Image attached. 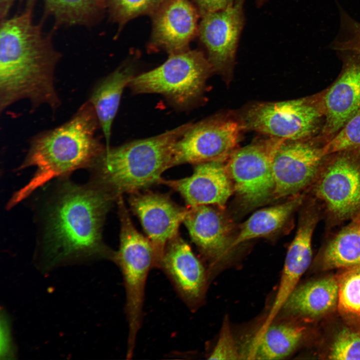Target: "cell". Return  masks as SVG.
Instances as JSON below:
<instances>
[{
	"instance_id": "obj_1",
	"label": "cell",
	"mask_w": 360,
	"mask_h": 360,
	"mask_svg": "<svg viewBox=\"0 0 360 360\" xmlns=\"http://www.w3.org/2000/svg\"><path fill=\"white\" fill-rule=\"evenodd\" d=\"M47 203L38 264L43 272L102 258L114 252L104 244L102 228L114 199L98 186L66 181Z\"/></svg>"
},
{
	"instance_id": "obj_2",
	"label": "cell",
	"mask_w": 360,
	"mask_h": 360,
	"mask_svg": "<svg viewBox=\"0 0 360 360\" xmlns=\"http://www.w3.org/2000/svg\"><path fill=\"white\" fill-rule=\"evenodd\" d=\"M33 8L0 20V110L28 100L32 108L42 104L56 110L60 100L54 73L62 55L54 46L51 32L42 31L44 18L32 20Z\"/></svg>"
},
{
	"instance_id": "obj_3",
	"label": "cell",
	"mask_w": 360,
	"mask_h": 360,
	"mask_svg": "<svg viewBox=\"0 0 360 360\" xmlns=\"http://www.w3.org/2000/svg\"><path fill=\"white\" fill-rule=\"evenodd\" d=\"M100 128L94 110L88 100L64 124L40 132L30 141L19 170L36 168L32 178L8 200L10 209L54 178L89 168L106 148L96 136Z\"/></svg>"
},
{
	"instance_id": "obj_4",
	"label": "cell",
	"mask_w": 360,
	"mask_h": 360,
	"mask_svg": "<svg viewBox=\"0 0 360 360\" xmlns=\"http://www.w3.org/2000/svg\"><path fill=\"white\" fill-rule=\"evenodd\" d=\"M192 122L159 135L106 148L90 166L91 182L114 200L124 194L140 192L156 183L172 167L174 146Z\"/></svg>"
},
{
	"instance_id": "obj_5",
	"label": "cell",
	"mask_w": 360,
	"mask_h": 360,
	"mask_svg": "<svg viewBox=\"0 0 360 360\" xmlns=\"http://www.w3.org/2000/svg\"><path fill=\"white\" fill-rule=\"evenodd\" d=\"M118 204L120 245L112 260L120 268L124 280L128 328L126 357L130 358L142 324L146 278L150 268L156 267L157 256L152 242L132 224L124 202L120 201Z\"/></svg>"
},
{
	"instance_id": "obj_6",
	"label": "cell",
	"mask_w": 360,
	"mask_h": 360,
	"mask_svg": "<svg viewBox=\"0 0 360 360\" xmlns=\"http://www.w3.org/2000/svg\"><path fill=\"white\" fill-rule=\"evenodd\" d=\"M213 72L203 52L188 49L170 54L159 66L135 76L128 86L135 94H160L176 108H186L200 99Z\"/></svg>"
},
{
	"instance_id": "obj_7",
	"label": "cell",
	"mask_w": 360,
	"mask_h": 360,
	"mask_svg": "<svg viewBox=\"0 0 360 360\" xmlns=\"http://www.w3.org/2000/svg\"><path fill=\"white\" fill-rule=\"evenodd\" d=\"M244 130L284 140L316 137L324 123L320 92L280 102H254L236 112Z\"/></svg>"
},
{
	"instance_id": "obj_8",
	"label": "cell",
	"mask_w": 360,
	"mask_h": 360,
	"mask_svg": "<svg viewBox=\"0 0 360 360\" xmlns=\"http://www.w3.org/2000/svg\"><path fill=\"white\" fill-rule=\"evenodd\" d=\"M332 224L360 216V150L329 155L307 190Z\"/></svg>"
},
{
	"instance_id": "obj_9",
	"label": "cell",
	"mask_w": 360,
	"mask_h": 360,
	"mask_svg": "<svg viewBox=\"0 0 360 360\" xmlns=\"http://www.w3.org/2000/svg\"><path fill=\"white\" fill-rule=\"evenodd\" d=\"M284 139L264 136L236 148L226 160L234 192L248 208L274 198V180L272 160Z\"/></svg>"
},
{
	"instance_id": "obj_10",
	"label": "cell",
	"mask_w": 360,
	"mask_h": 360,
	"mask_svg": "<svg viewBox=\"0 0 360 360\" xmlns=\"http://www.w3.org/2000/svg\"><path fill=\"white\" fill-rule=\"evenodd\" d=\"M244 131L236 112H222L191 124L176 143L172 166L226 161Z\"/></svg>"
},
{
	"instance_id": "obj_11",
	"label": "cell",
	"mask_w": 360,
	"mask_h": 360,
	"mask_svg": "<svg viewBox=\"0 0 360 360\" xmlns=\"http://www.w3.org/2000/svg\"><path fill=\"white\" fill-rule=\"evenodd\" d=\"M318 138L283 140L272 160L274 199L288 198L307 190L326 158Z\"/></svg>"
},
{
	"instance_id": "obj_12",
	"label": "cell",
	"mask_w": 360,
	"mask_h": 360,
	"mask_svg": "<svg viewBox=\"0 0 360 360\" xmlns=\"http://www.w3.org/2000/svg\"><path fill=\"white\" fill-rule=\"evenodd\" d=\"M245 0H234L226 8L202 16L198 35L214 72L226 84L232 79L236 53L244 24Z\"/></svg>"
},
{
	"instance_id": "obj_13",
	"label": "cell",
	"mask_w": 360,
	"mask_h": 360,
	"mask_svg": "<svg viewBox=\"0 0 360 360\" xmlns=\"http://www.w3.org/2000/svg\"><path fill=\"white\" fill-rule=\"evenodd\" d=\"M301 207L298 230L286 252L278 288L264 328L273 322L312 262V235L322 210L311 197H306Z\"/></svg>"
},
{
	"instance_id": "obj_14",
	"label": "cell",
	"mask_w": 360,
	"mask_h": 360,
	"mask_svg": "<svg viewBox=\"0 0 360 360\" xmlns=\"http://www.w3.org/2000/svg\"><path fill=\"white\" fill-rule=\"evenodd\" d=\"M346 54L334 82L320 92L324 123L319 138L326 142L360 108V55Z\"/></svg>"
},
{
	"instance_id": "obj_15",
	"label": "cell",
	"mask_w": 360,
	"mask_h": 360,
	"mask_svg": "<svg viewBox=\"0 0 360 360\" xmlns=\"http://www.w3.org/2000/svg\"><path fill=\"white\" fill-rule=\"evenodd\" d=\"M129 204L154 248L158 268L166 245L178 235L187 208L176 204L168 195L148 191L131 194Z\"/></svg>"
},
{
	"instance_id": "obj_16",
	"label": "cell",
	"mask_w": 360,
	"mask_h": 360,
	"mask_svg": "<svg viewBox=\"0 0 360 360\" xmlns=\"http://www.w3.org/2000/svg\"><path fill=\"white\" fill-rule=\"evenodd\" d=\"M151 50H164L169 54L188 50L198 35V10L188 0H164L152 14Z\"/></svg>"
},
{
	"instance_id": "obj_17",
	"label": "cell",
	"mask_w": 360,
	"mask_h": 360,
	"mask_svg": "<svg viewBox=\"0 0 360 360\" xmlns=\"http://www.w3.org/2000/svg\"><path fill=\"white\" fill-rule=\"evenodd\" d=\"M158 268L164 272L190 308L200 304L206 286V270L189 244L178 235L166 245Z\"/></svg>"
},
{
	"instance_id": "obj_18",
	"label": "cell",
	"mask_w": 360,
	"mask_h": 360,
	"mask_svg": "<svg viewBox=\"0 0 360 360\" xmlns=\"http://www.w3.org/2000/svg\"><path fill=\"white\" fill-rule=\"evenodd\" d=\"M160 183L178 192L187 206L210 205L223 208L234 192L226 161L195 164L191 176L175 180L162 178Z\"/></svg>"
},
{
	"instance_id": "obj_19",
	"label": "cell",
	"mask_w": 360,
	"mask_h": 360,
	"mask_svg": "<svg viewBox=\"0 0 360 360\" xmlns=\"http://www.w3.org/2000/svg\"><path fill=\"white\" fill-rule=\"evenodd\" d=\"M187 206L184 220L192 242L204 256L216 261L231 250L232 226L220 208Z\"/></svg>"
},
{
	"instance_id": "obj_20",
	"label": "cell",
	"mask_w": 360,
	"mask_h": 360,
	"mask_svg": "<svg viewBox=\"0 0 360 360\" xmlns=\"http://www.w3.org/2000/svg\"><path fill=\"white\" fill-rule=\"evenodd\" d=\"M338 291L336 274L318 277L298 285L282 308L302 322H318L337 311Z\"/></svg>"
},
{
	"instance_id": "obj_21",
	"label": "cell",
	"mask_w": 360,
	"mask_h": 360,
	"mask_svg": "<svg viewBox=\"0 0 360 360\" xmlns=\"http://www.w3.org/2000/svg\"><path fill=\"white\" fill-rule=\"evenodd\" d=\"M302 322L293 318L272 322L250 341L241 356L249 360H278L290 355L302 343L308 332Z\"/></svg>"
},
{
	"instance_id": "obj_22",
	"label": "cell",
	"mask_w": 360,
	"mask_h": 360,
	"mask_svg": "<svg viewBox=\"0 0 360 360\" xmlns=\"http://www.w3.org/2000/svg\"><path fill=\"white\" fill-rule=\"evenodd\" d=\"M135 76L134 64L129 61L124 62L98 82L88 100L96 115L106 148L110 146L112 125L122 94Z\"/></svg>"
},
{
	"instance_id": "obj_23",
	"label": "cell",
	"mask_w": 360,
	"mask_h": 360,
	"mask_svg": "<svg viewBox=\"0 0 360 360\" xmlns=\"http://www.w3.org/2000/svg\"><path fill=\"white\" fill-rule=\"evenodd\" d=\"M360 265V216L332 234L314 261L320 272L344 270Z\"/></svg>"
},
{
	"instance_id": "obj_24",
	"label": "cell",
	"mask_w": 360,
	"mask_h": 360,
	"mask_svg": "<svg viewBox=\"0 0 360 360\" xmlns=\"http://www.w3.org/2000/svg\"><path fill=\"white\" fill-rule=\"evenodd\" d=\"M306 197V193H300L282 203L256 211L240 226L233 238L231 250L246 241L268 237L278 232L300 208Z\"/></svg>"
},
{
	"instance_id": "obj_25",
	"label": "cell",
	"mask_w": 360,
	"mask_h": 360,
	"mask_svg": "<svg viewBox=\"0 0 360 360\" xmlns=\"http://www.w3.org/2000/svg\"><path fill=\"white\" fill-rule=\"evenodd\" d=\"M38 0H26V8H33ZM43 18L52 16L54 28L74 26L91 28L101 20L106 8V0H42Z\"/></svg>"
},
{
	"instance_id": "obj_26",
	"label": "cell",
	"mask_w": 360,
	"mask_h": 360,
	"mask_svg": "<svg viewBox=\"0 0 360 360\" xmlns=\"http://www.w3.org/2000/svg\"><path fill=\"white\" fill-rule=\"evenodd\" d=\"M337 312L342 322L360 332V265L338 270Z\"/></svg>"
},
{
	"instance_id": "obj_27",
	"label": "cell",
	"mask_w": 360,
	"mask_h": 360,
	"mask_svg": "<svg viewBox=\"0 0 360 360\" xmlns=\"http://www.w3.org/2000/svg\"><path fill=\"white\" fill-rule=\"evenodd\" d=\"M320 356L328 360H360V332L344 324L330 334Z\"/></svg>"
},
{
	"instance_id": "obj_28",
	"label": "cell",
	"mask_w": 360,
	"mask_h": 360,
	"mask_svg": "<svg viewBox=\"0 0 360 360\" xmlns=\"http://www.w3.org/2000/svg\"><path fill=\"white\" fill-rule=\"evenodd\" d=\"M164 0H106L110 20L120 26L144 14H152Z\"/></svg>"
},
{
	"instance_id": "obj_29",
	"label": "cell",
	"mask_w": 360,
	"mask_h": 360,
	"mask_svg": "<svg viewBox=\"0 0 360 360\" xmlns=\"http://www.w3.org/2000/svg\"><path fill=\"white\" fill-rule=\"evenodd\" d=\"M329 156L346 150H360V108L324 146Z\"/></svg>"
},
{
	"instance_id": "obj_30",
	"label": "cell",
	"mask_w": 360,
	"mask_h": 360,
	"mask_svg": "<svg viewBox=\"0 0 360 360\" xmlns=\"http://www.w3.org/2000/svg\"><path fill=\"white\" fill-rule=\"evenodd\" d=\"M340 28V35L334 43V48L360 55V22L342 12Z\"/></svg>"
},
{
	"instance_id": "obj_31",
	"label": "cell",
	"mask_w": 360,
	"mask_h": 360,
	"mask_svg": "<svg viewBox=\"0 0 360 360\" xmlns=\"http://www.w3.org/2000/svg\"><path fill=\"white\" fill-rule=\"evenodd\" d=\"M228 318L224 321L218 341L208 359L238 360L240 358Z\"/></svg>"
},
{
	"instance_id": "obj_32",
	"label": "cell",
	"mask_w": 360,
	"mask_h": 360,
	"mask_svg": "<svg viewBox=\"0 0 360 360\" xmlns=\"http://www.w3.org/2000/svg\"><path fill=\"white\" fill-rule=\"evenodd\" d=\"M16 356V348L10 332V321L4 312L0 315L1 359L12 358Z\"/></svg>"
},
{
	"instance_id": "obj_33",
	"label": "cell",
	"mask_w": 360,
	"mask_h": 360,
	"mask_svg": "<svg viewBox=\"0 0 360 360\" xmlns=\"http://www.w3.org/2000/svg\"><path fill=\"white\" fill-rule=\"evenodd\" d=\"M234 0H192L202 17L204 15L224 9L234 2Z\"/></svg>"
},
{
	"instance_id": "obj_34",
	"label": "cell",
	"mask_w": 360,
	"mask_h": 360,
	"mask_svg": "<svg viewBox=\"0 0 360 360\" xmlns=\"http://www.w3.org/2000/svg\"><path fill=\"white\" fill-rule=\"evenodd\" d=\"M18 0H0V19L8 17V13Z\"/></svg>"
},
{
	"instance_id": "obj_35",
	"label": "cell",
	"mask_w": 360,
	"mask_h": 360,
	"mask_svg": "<svg viewBox=\"0 0 360 360\" xmlns=\"http://www.w3.org/2000/svg\"><path fill=\"white\" fill-rule=\"evenodd\" d=\"M256 6L260 7L269 0H254Z\"/></svg>"
}]
</instances>
